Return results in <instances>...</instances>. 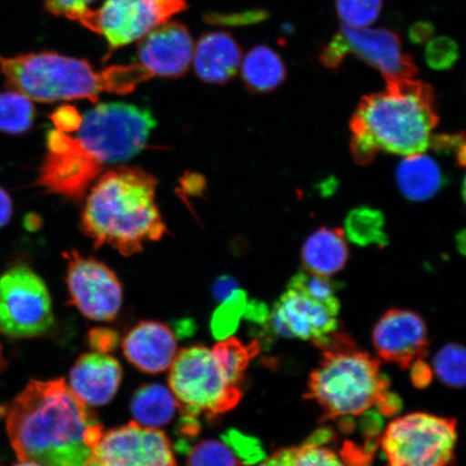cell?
<instances>
[{
  "label": "cell",
  "mask_w": 466,
  "mask_h": 466,
  "mask_svg": "<svg viewBox=\"0 0 466 466\" xmlns=\"http://www.w3.org/2000/svg\"><path fill=\"white\" fill-rule=\"evenodd\" d=\"M384 224V217L378 209L369 207L354 208L346 218V236L360 247L384 248L389 242Z\"/></svg>",
  "instance_id": "obj_25"
},
{
  "label": "cell",
  "mask_w": 466,
  "mask_h": 466,
  "mask_svg": "<svg viewBox=\"0 0 466 466\" xmlns=\"http://www.w3.org/2000/svg\"><path fill=\"white\" fill-rule=\"evenodd\" d=\"M411 367V378L415 386L418 388L427 387L431 382V379H432V370H431L430 367L423 362V360H418Z\"/></svg>",
  "instance_id": "obj_37"
},
{
  "label": "cell",
  "mask_w": 466,
  "mask_h": 466,
  "mask_svg": "<svg viewBox=\"0 0 466 466\" xmlns=\"http://www.w3.org/2000/svg\"><path fill=\"white\" fill-rule=\"evenodd\" d=\"M350 54L378 69L386 81L413 78L418 73L411 56L403 51L399 35L388 29L342 25L319 60L326 67L338 69Z\"/></svg>",
  "instance_id": "obj_11"
},
{
  "label": "cell",
  "mask_w": 466,
  "mask_h": 466,
  "mask_svg": "<svg viewBox=\"0 0 466 466\" xmlns=\"http://www.w3.org/2000/svg\"><path fill=\"white\" fill-rule=\"evenodd\" d=\"M139 40L138 64L153 77L177 79L188 72L195 45L183 23L167 21Z\"/></svg>",
  "instance_id": "obj_16"
},
{
  "label": "cell",
  "mask_w": 466,
  "mask_h": 466,
  "mask_svg": "<svg viewBox=\"0 0 466 466\" xmlns=\"http://www.w3.org/2000/svg\"><path fill=\"white\" fill-rule=\"evenodd\" d=\"M157 184L141 167L103 174L86 198L81 231L96 248L108 246L127 258L142 252L146 242L161 240L167 227L156 202Z\"/></svg>",
  "instance_id": "obj_4"
},
{
  "label": "cell",
  "mask_w": 466,
  "mask_h": 466,
  "mask_svg": "<svg viewBox=\"0 0 466 466\" xmlns=\"http://www.w3.org/2000/svg\"><path fill=\"white\" fill-rule=\"evenodd\" d=\"M242 79L249 91L267 93L276 90L287 79V67L277 52L264 45L256 46L244 57Z\"/></svg>",
  "instance_id": "obj_22"
},
{
  "label": "cell",
  "mask_w": 466,
  "mask_h": 466,
  "mask_svg": "<svg viewBox=\"0 0 466 466\" xmlns=\"http://www.w3.org/2000/svg\"><path fill=\"white\" fill-rule=\"evenodd\" d=\"M127 360L147 374L170 369L177 353V338L170 328L158 322H141L122 341Z\"/></svg>",
  "instance_id": "obj_17"
},
{
  "label": "cell",
  "mask_w": 466,
  "mask_h": 466,
  "mask_svg": "<svg viewBox=\"0 0 466 466\" xmlns=\"http://www.w3.org/2000/svg\"><path fill=\"white\" fill-rule=\"evenodd\" d=\"M340 305L314 299L293 279L270 314V326L278 336L299 338L323 346L338 329Z\"/></svg>",
  "instance_id": "obj_13"
},
{
  "label": "cell",
  "mask_w": 466,
  "mask_h": 466,
  "mask_svg": "<svg viewBox=\"0 0 466 466\" xmlns=\"http://www.w3.org/2000/svg\"><path fill=\"white\" fill-rule=\"evenodd\" d=\"M55 323L48 288L26 265H17L0 277V333L33 338Z\"/></svg>",
  "instance_id": "obj_9"
},
{
  "label": "cell",
  "mask_w": 466,
  "mask_h": 466,
  "mask_svg": "<svg viewBox=\"0 0 466 466\" xmlns=\"http://www.w3.org/2000/svg\"><path fill=\"white\" fill-rule=\"evenodd\" d=\"M465 349L458 343L441 348L433 360V369L437 377L447 387L463 389L465 384Z\"/></svg>",
  "instance_id": "obj_28"
},
{
  "label": "cell",
  "mask_w": 466,
  "mask_h": 466,
  "mask_svg": "<svg viewBox=\"0 0 466 466\" xmlns=\"http://www.w3.org/2000/svg\"><path fill=\"white\" fill-rule=\"evenodd\" d=\"M97 0H46V11L56 16L77 21Z\"/></svg>",
  "instance_id": "obj_33"
},
{
  "label": "cell",
  "mask_w": 466,
  "mask_h": 466,
  "mask_svg": "<svg viewBox=\"0 0 466 466\" xmlns=\"http://www.w3.org/2000/svg\"><path fill=\"white\" fill-rule=\"evenodd\" d=\"M155 127L148 109L127 103L96 105L81 116L75 137L49 132L48 155L36 184L51 194L81 200L105 167L141 153Z\"/></svg>",
  "instance_id": "obj_1"
},
{
  "label": "cell",
  "mask_w": 466,
  "mask_h": 466,
  "mask_svg": "<svg viewBox=\"0 0 466 466\" xmlns=\"http://www.w3.org/2000/svg\"><path fill=\"white\" fill-rule=\"evenodd\" d=\"M434 27L431 23L419 22L410 29V38L413 44L430 42L433 37Z\"/></svg>",
  "instance_id": "obj_36"
},
{
  "label": "cell",
  "mask_w": 466,
  "mask_h": 466,
  "mask_svg": "<svg viewBox=\"0 0 466 466\" xmlns=\"http://www.w3.org/2000/svg\"><path fill=\"white\" fill-rule=\"evenodd\" d=\"M372 343L379 357L408 370L427 358L428 328L418 313L391 309L378 320L372 331Z\"/></svg>",
  "instance_id": "obj_15"
},
{
  "label": "cell",
  "mask_w": 466,
  "mask_h": 466,
  "mask_svg": "<svg viewBox=\"0 0 466 466\" xmlns=\"http://www.w3.org/2000/svg\"><path fill=\"white\" fill-rule=\"evenodd\" d=\"M430 146L439 153L454 156L460 166L465 163V137L464 134H445V136L432 137Z\"/></svg>",
  "instance_id": "obj_34"
},
{
  "label": "cell",
  "mask_w": 466,
  "mask_h": 466,
  "mask_svg": "<svg viewBox=\"0 0 466 466\" xmlns=\"http://www.w3.org/2000/svg\"><path fill=\"white\" fill-rule=\"evenodd\" d=\"M459 58V46L456 42L448 37H439L430 40L425 49V60L428 66L435 71L451 69Z\"/></svg>",
  "instance_id": "obj_32"
},
{
  "label": "cell",
  "mask_w": 466,
  "mask_h": 466,
  "mask_svg": "<svg viewBox=\"0 0 466 466\" xmlns=\"http://www.w3.org/2000/svg\"><path fill=\"white\" fill-rule=\"evenodd\" d=\"M457 440L456 419L413 412L390 423L380 445L388 466H450Z\"/></svg>",
  "instance_id": "obj_8"
},
{
  "label": "cell",
  "mask_w": 466,
  "mask_h": 466,
  "mask_svg": "<svg viewBox=\"0 0 466 466\" xmlns=\"http://www.w3.org/2000/svg\"><path fill=\"white\" fill-rule=\"evenodd\" d=\"M121 366L102 352L81 355L69 372V388L89 406H103L113 400L120 387Z\"/></svg>",
  "instance_id": "obj_18"
},
{
  "label": "cell",
  "mask_w": 466,
  "mask_h": 466,
  "mask_svg": "<svg viewBox=\"0 0 466 466\" xmlns=\"http://www.w3.org/2000/svg\"><path fill=\"white\" fill-rule=\"evenodd\" d=\"M177 408L173 393L155 383L139 388L131 401V411L137 423L153 429L170 423Z\"/></svg>",
  "instance_id": "obj_23"
},
{
  "label": "cell",
  "mask_w": 466,
  "mask_h": 466,
  "mask_svg": "<svg viewBox=\"0 0 466 466\" xmlns=\"http://www.w3.org/2000/svg\"><path fill=\"white\" fill-rule=\"evenodd\" d=\"M67 260L66 282L71 304L85 317L110 322L122 305V284L116 273L101 261L84 258L73 250L64 254Z\"/></svg>",
  "instance_id": "obj_12"
},
{
  "label": "cell",
  "mask_w": 466,
  "mask_h": 466,
  "mask_svg": "<svg viewBox=\"0 0 466 466\" xmlns=\"http://www.w3.org/2000/svg\"><path fill=\"white\" fill-rule=\"evenodd\" d=\"M247 305V294L238 289L224 300L223 305L215 312L212 320L214 336L218 339L230 337L233 331L236 330L238 320L246 312Z\"/></svg>",
  "instance_id": "obj_30"
},
{
  "label": "cell",
  "mask_w": 466,
  "mask_h": 466,
  "mask_svg": "<svg viewBox=\"0 0 466 466\" xmlns=\"http://www.w3.org/2000/svg\"><path fill=\"white\" fill-rule=\"evenodd\" d=\"M457 248H458V250H460V252L464 254V250H465V232L464 231L458 233Z\"/></svg>",
  "instance_id": "obj_42"
},
{
  "label": "cell",
  "mask_w": 466,
  "mask_h": 466,
  "mask_svg": "<svg viewBox=\"0 0 466 466\" xmlns=\"http://www.w3.org/2000/svg\"><path fill=\"white\" fill-rule=\"evenodd\" d=\"M294 448L279 451L273 453L258 466H293Z\"/></svg>",
  "instance_id": "obj_40"
},
{
  "label": "cell",
  "mask_w": 466,
  "mask_h": 466,
  "mask_svg": "<svg viewBox=\"0 0 466 466\" xmlns=\"http://www.w3.org/2000/svg\"><path fill=\"white\" fill-rule=\"evenodd\" d=\"M187 8V0H104L76 22L101 35L110 50H116L142 39Z\"/></svg>",
  "instance_id": "obj_10"
},
{
  "label": "cell",
  "mask_w": 466,
  "mask_h": 466,
  "mask_svg": "<svg viewBox=\"0 0 466 466\" xmlns=\"http://www.w3.org/2000/svg\"><path fill=\"white\" fill-rule=\"evenodd\" d=\"M84 466H114L104 460L97 458L95 454H92L91 458L84 464Z\"/></svg>",
  "instance_id": "obj_41"
},
{
  "label": "cell",
  "mask_w": 466,
  "mask_h": 466,
  "mask_svg": "<svg viewBox=\"0 0 466 466\" xmlns=\"http://www.w3.org/2000/svg\"><path fill=\"white\" fill-rule=\"evenodd\" d=\"M14 214V204L8 192L0 187V229L9 224Z\"/></svg>",
  "instance_id": "obj_39"
},
{
  "label": "cell",
  "mask_w": 466,
  "mask_h": 466,
  "mask_svg": "<svg viewBox=\"0 0 466 466\" xmlns=\"http://www.w3.org/2000/svg\"><path fill=\"white\" fill-rule=\"evenodd\" d=\"M211 351L227 379L238 387L243 381L250 360L259 351V342L254 341L246 346L235 337H227L218 342Z\"/></svg>",
  "instance_id": "obj_26"
},
{
  "label": "cell",
  "mask_w": 466,
  "mask_h": 466,
  "mask_svg": "<svg viewBox=\"0 0 466 466\" xmlns=\"http://www.w3.org/2000/svg\"><path fill=\"white\" fill-rule=\"evenodd\" d=\"M238 289L235 279L223 277L218 279L214 285V295L218 300L224 301Z\"/></svg>",
  "instance_id": "obj_38"
},
{
  "label": "cell",
  "mask_w": 466,
  "mask_h": 466,
  "mask_svg": "<svg viewBox=\"0 0 466 466\" xmlns=\"http://www.w3.org/2000/svg\"><path fill=\"white\" fill-rule=\"evenodd\" d=\"M331 436L329 429H319L304 444L294 448L293 466H353L347 448L338 452L329 446Z\"/></svg>",
  "instance_id": "obj_24"
},
{
  "label": "cell",
  "mask_w": 466,
  "mask_h": 466,
  "mask_svg": "<svg viewBox=\"0 0 466 466\" xmlns=\"http://www.w3.org/2000/svg\"><path fill=\"white\" fill-rule=\"evenodd\" d=\"M3 365H4L3 352H2V347H0V370H2Z\"/></svg>",
  "instance_id": "obj_44"
},
{
  "label": "cell",
  "mask_w": 466,
  "mask_h": 466,
  "mask_svg": "<svg viewBox=\"0 0 466 466\" xmlns=\"http://www.w3.org/2000/svg\"><path fill=\"white\" fill-rule=\"evenodd\" d=\"M7 432L19 461L84 466L103 425L64 379L32 380L7 411Z\"/></svg>",
  "instance_id": "obj_2"
},
{
  "label": "cell",
  "mask_w": 466,
  "mask_h": 466,
  "mask_svg": "<svg viewBox=\"0 0 466 466\" xmlns=\"http://www.w3.org/2000/svg\"><path fill=\"white\" fill-rule=\"evenodd\" d=\"M319 348L323 357L312 371L306 396L322 407L325 420L360 417L374 407L387 417L400 410L380 360L360 351L351 338L336 331Z\"/></svg>",
  "instance_id": "obj_6"
},
{
  "label": "cell",
  "mask_w": 466,
  "mask_h": 466,
  "mask_svg": "<svg viewBox=\"0 0 466 466\" xmlns=\"http://www.w3.org/2000/svg\"><path fill=\"white\" fill-rule=\"evenodd\" d=\"M168 384L185 415L206 413L215 418L230 411L241 400L240 388L221 370L211 350L204 346L183 349L170 367Z\"/></svg>",
  "instance_id": "obj_7"
},
{
  "label": "cell",
  "mask_w": 466,
  "mask_h": 466,
  "mask_svg": "<svg viewBox=\"0 0 466 466\" xmlns=\"http://www.w3.org/2000/svg\"><path fill=\"white\" fill-rule=\"evenodd\" d=\"M336 8L342 25L367 27L380 15L382 0H336Z\"/></svg>",
  "instance_id": "obj_31"
},
{
  "label": "cell",
  "mask_w": 466,
  "mask_h": 466,
  "mask_svg": "<svg viewBox=\"0 0 466 466\" xmlns=\"http://www.w3.org/2000/svg\"><path fill=\"white\" fill-rule=\"evenodd\" d=\"M93 454L114 466H177L168 437L137 422L104 433Z\"/></svg>",
  "instance_id": "obj_14"
},
{
  "label": "cell",
  "mask_w": 466,
  "mask_h": 466,
  "mask_svg": "<svg viewBox=\"0 0 466 466\" xmlns=\"http://www.w3.org/2000/svg\"><path fill=\"white\" fill-rule=\"evenodd\" d=\"M0 72L15 91L39 103L96 102L103 92L127 95L153 78L138 63L96 72L86 60L46 51L14 57L0 56Z\"/></svg>",
  "instance_id": "obj_5"
},
{
  "label": "cell",
  "mask_w": 466,
  "mask_h": 466,
  "mask_svg": "<svg viewBox=\"0 0 466 466\" xmlns=\"http://www.w3.org/2000/svg\"><path fill=\"white\" fill-rule=\"evenodd\" d=\"M36 109L32 100L17 91L0 93V132L25 133L34 125Z\"/></svg>",
  "instance_id": "obj_27"
},
{
  "label": "cell",
  "mask_w": 466,
  "mask_h": 466,
  "mask_svg": "<svg viewBox=\"0 0 466 466\" xmlns=\"http://www.w3.org/2000/svg\"><path fill=\"white\" fill-rule=\"evenodd\" d=\"M439 121L432 86L413 78L388 80L386 90L360 100L350 121L354 160L366 166L379 153L423 154Z\"/></svg>",
  "instance_id": "obj_3"
},
{
  "label": "cell",
  "mask_w": 466,
  "mask_h": 466,
  "mask_svg": "<svg viewBox=\"0 0 466 466\" xmlns=\"http://www.w3.org/2000/svg\"><path fill=\"white\" fill-rule=\"evenodd\" d=\"M192 62L198 77L204 83L225 85L240 68L242 49L229 33H207L195 46Z\"/></svg>",
  "instance_id": "obj_19"
},
{
  "label": "cell",
  "mask_w": 466,
  "mask_h": 466,
  "mask_svg": "<svg viewBox=\"0 0 466 466\" xmlns=\"http://www.w3.org/2000/svg\"><path fill=\"white\" fill-rule=\"evenodd\" d=\"M305 270L319 277L330 278L343 269L349 259L345 235L339 228H320L302 246Z\"/></svg>",
  "instance_id": "obj_20"
},
{
  "label": "cell",
  "mask_w": 466,
  "mask_h": 466,
  "mask_svg": "<svg viewBox=\"0 0 466 466\" xmlns=\"http://www.w3.org/2000/svg\"><path fill=\"white\" fill-rule=\"evenodd\" d=\"M90 342L93 348L98 350V352H108L116 346L118 336L113 330L96 329L91 331Z\"/></svg>",
  "instance_id": "obj_35"
},
{
  "label": "cell",
  "mask_w": 466,
  "mask_h": 466,
  "mask_svg": "<svg viewBox=\"0 0 466 466\" xmlns=\"http://www.w3.org/2000/svg\"><path fill=\"white\" fill-rule=\"evenodd\" d=\"M15 466H43V465L34 463V462H28V461H20V463H17Z\"/></svg>",
  "instance_id": "obj_43"
},
{
  "label": "cell",
  "mask_w": 466,
  "mask_h": 466,
  "mask_svg": "<svg viewBox=\"0 0 466 466\" xmlns=\"http://www.w3.org/2000/svg\"><path fill=\"white\" fill-rule=\"evenodd\" d=\"M187 466H248L225 441L206 440L192 448Z\"/></svg>",
  "instance_id": "obj_29"
},
{
  "label": "cell",
  "mask_w": 466,
  "mask_h": 466,
  "mask_svg": "<svg viewBox=\"0 0 466 466\" xmlns=\"http://www.w3.org/2000/svg\"><path fill=\"white\" fill-rule=\"evenodd\" d=\"M396 177L407 199L417 202L433 198L444 183L439 165L423 154L406 157L400 163Z\"/></svg>",
  "instance_id": "obj_21"
}]
</instances>
